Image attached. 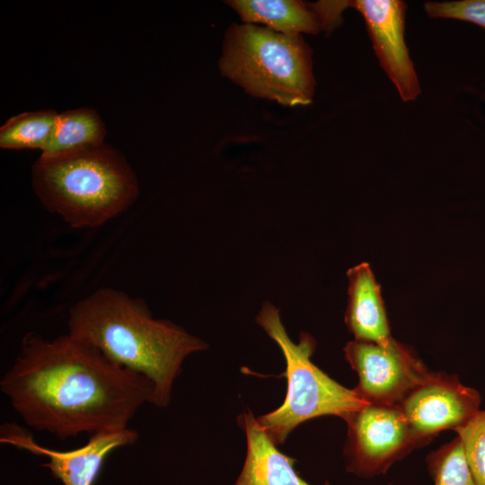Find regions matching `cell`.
Segmentation results:
<instances>
[{
    "label": "cell",
    "mask_w": 485,
    "mask_h": 485,
    "mask_svg": "<svg viewBox=\"0 0 485 485\" xmlns=\"http://www.w3.org/2000/svg\"><path fill=\"white\" fill-rule=\"evenodd\" d=\"M0 390L29 428L60 440L128 428L154 386L69 333H26Z\"/></svg>",
    "instance_id": "1"
},
{
    "label": "cell",
    "mask_w": 485,
    "mask_h": 485,
    "mask_svg": "<svg viewBox=\"0 0 485 485\" xmlns=\"http://www.w3.org/2000/svg\"><path fill=\"white\" fill-rule=\"evenodd\" d=\"M67 325L73 337L146 377L154 386L150 403L159 408L169 404L185 357L207 348L172 322L154 319L143 299L111 287L99 288L74 304Z\"/></svg>",
    "instance_id": "2"
},
{
    "label": "cell",
    "mask_w": 485,
    "mask_h": 485,
    "mask_svg": "<svg viewBox=\"0 0 485 485\" xmlns=\"http://www.w3.org/2000/svg\"><path fill=\"white\" fill-rule=\"evenodd\" d=\"M32 189L43 207L74 228L97 227L138 198L137 177L126 157L106 143L52 157L31 167Z\"/></svg>",
    "instance_id": "3"
},
{
    "label": "cell",
    "mask_w": 485,
    "mask_h": 485,
    "mask_svg": "<svg viewBox=\"0 0 485 485\" xmlns=\"http://www.w3.org/2000/svg\"><path fill=\"white\" fill-rule=\"evenodd\" d=\"M312 53L302 35L233 23L225 35L219 70L253 97L305 106L315 89Z\"/></svg>",
    "instance_id": "4"
},
{
    "label": "cell",
    "mask_w": 485,
    "mask_h": 485,
    "mask_svg": "<svg viewBox=\"0 0 485 485\" xmlns=\"http://www.w3.org/2000/svg\"><path fill=\"white\" fill-rule=\"evenodd\" d=\"M256 322L279 346L287 364V392L283 404L257 418L277 445L305 420L325 415L341 418L367 404L355 389L340 384L311 361L315 342L309 334L302 333L298 343L290 340L273 304L265 303Z\"/></svg>",
    "instance_id": "5"
},
{
    "label": "cell",
    "mask_w": 485,
    "mask_h": 485,
    "mask_svg": "<svg viewBox=\"0 0 485 485\" xmlns=\"http://www.w3.org/2000/svg\"><path fill=\"white\" fill-rule=\"evenodd\" d=\"M341 418L348 426L347 469L359 477L384 474L421 445L399 406L367 403Z\"/></svg>",
    "instance_id": "6"
},
{
    "label": "cell",
    "mask_w": 485,
    "mask_h": 485,
    "mask_svg": "<svg viewBox=\"0 0 485 485\" xmlns=\"http://www.w3.org/2000/svg\"><path fill=\"white\" fill-rule=\"evenodd\" d=\"M344 355L358 376L354 388L367 403L400 406L430 375L406 347L393 340L388 345L351 340Z\"/></svg>",
    "instance_id": "7"
},
{
    "label": "cell",
    "mask_w": 485,
    "mask_h": 485,
    "mask_svg": "<svg viewBox=\"0 0 485 485\" xmlns=\"http://www.w3.org/2000/svg\"><path fill=\"white\" fill-rule=\"evenodd\" d=\"M481 395L456 375L430 373L399 406L424 445L443 430L455 431L481 410Z\"/></svg>",
    "instance_id": "8"
},
{
    "label": "cell",
    "mask_w": 485,
    "mask_h": 485,
    "mask_svg": "<svg viewBox=\"0 0 485 485\" xmlns=\"http://www.w3.org/2000/svg\"><path fill=\"white\" fill-rule=\"evenodd\" d=\"M138 433L132 428L104 431L90 435L83 446L57 451L39 445L28 429L15 424L4 423L0 428V442L37 455L48 456V467L52 475L64 485H93L106 457L115 449L135 444Z\"/></svg>",
    "instance_id": "9"
},
{
    "label": "cell",
    "mask_w": 485,
    "mask_h": 485,
    "mask_svg": "<svg viewBox=\"0 0 485 485\" xmlns=\"http://www.w3.org/2000/svg\"><path fill=\"white\" fill-rule=\"evenodd\" d=\"M348 6L364 17L380 65L403 101L421 90L404 40L406 4L400 0H354Z\"/></svg>",
    "instance_id": "10"
},
{
    "label": "cell",
    "mask_w": 485,
    "mask_h": 485,
    "mask_svg": "<svg viewBox=\"0 0 485 485\" xmlns=\"http://www.w3.org/2000/svg\"><path fill=\"white\" fill-rule=\"evenodd\" d=\"M239 423L246 434L247 454L234 485H311L295 470V460L277 448L251 411L240 415Z\"/></svg>",
    "instance_id": "11"
},
{
    "label": "cell",
    "mask_w": 485,
    "mask_h": 485,
    "mask_svg": "<svg viewBox=\"0 0 485 485\" xmlns=\"http://www.w3.org/2000/svg\"><path fill=\"white\" fill-rule=\"evenodd\" d=\"M348 302L346 323L354 340L388 345L394 339L381 296L380 287L367 263H360L348 271Z\"/></svg>",
    "instance_id": "12"
},
{
    "label": "cell",
    "mask_w": 485,
    "mask_h": 485,
    "mask_svg": "<svg viewBox=\"0 0 485 485\" xmlns=\"http://www.w3.org/2000/svg\"><path fill=\"white\" fill-rule=\"evenodd\" d=\"M226 4L243 23L261 24L286 35L317 34L323 31L313 3L298 0H231Z\"/></svg>",
    "instance_id": "13"
},
{
    "label": "cell",
    "mask_w": 485,
    "mask_h": 485,
    "mask_svg": "<svg viewBox=\"0 0 485 485\" xmlns=\"http://www.w3.org/2000/svg\"><path fill=\"white\" fill-rule=\"evenodd\" d=\"M106 127L98 112L82 107L58 113L51 137L41 157L69 154L104 144Z\"/></svg>",
    "instance_id": "14"
},
{
    "label": "cell",
    "mask_w": 485,
    "mask_h": 485,
    "mask_svg": "<svg viewBox=\"0 0 485 485\" xmlns=\"http://www.w3.org/2000/svg\"><path fill=\"white\" fill-rule=\"evenodd\" d=\"M53 110L27 111L9 118L0 128L3 149H39L48 143L57 120Z\"/></svg>",
    "instance_id": "15"
},
{
    "label": "cell",
    "mask_w": 485,
    "mask_h": 485,
    "mask_svg": "<svg viewBox=\"0 0 485 485\" xmlns=\"http://www.w3.org/2000/svg\"><path fill=\"white\" fill-rule=\"evenodd\" d=\"M434 485H477L458 436L426 458Z\"/></svg>",
    "instance_id": "16"
},
{
    "label": "cell",
    "mask_w": 485,
    "mask_h": 485,
    "mask_svg": "<svg viewBox=\"0 0 485 485\" xmlns=\"http://www.w3.org/2000/svg\"><path fill=\"white\" fill-rule=\"evenodd\" d=\"M455 432L477 485H485V409Z\"/></svg>",
    "instance_id": "17"
},
{
    "label": "cell",
    "mask_w": 485,
    "mask_h": 485,
    "mask_svg": "<svg viewBox=\"0 0 485 485\" xmlns=\"http://www.w3.org/2000/svg\"><path fill=\"white\" fill-rule=\"evenodd\" d=\"M424 9L432 18L462 20L485 28V0L428 2Z\"/></svg>",
    "instance_id": "18"
}]
</instances>
